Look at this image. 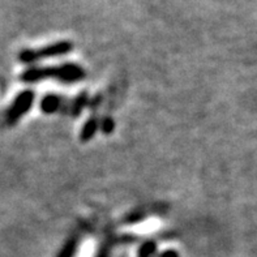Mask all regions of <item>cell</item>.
I'll return each instance as SVG.
<instances>
[{
    "mask_svg": "<svg viewBox=\"0 0 257 257\" xmlns=\"http://www.w3.org/2000/svg\"><path fill=\"white\" fill-rule=\"evenodd\" d=\"M85 98H86V97H85V95H81V97L78 98L77 101H76L75 106H73L75 114H76V112H78V111H80V110H81V107L85 104V102H86V99H85Z\"/></svg>",
    "mask_w": 257,
    "mask_h": 257,
    "instance_id": "52a82bcc",
    "label": "cell"
},
{
    "mask_svg": "<svg viewBox=\"0 0 257 257\" xmlns=\"http://www.w3.org/2000/svg\"><path fill=\"white\" fill-rule=\"evenodd\" d=\"M59 106H60V99L56 95H47V97L43 98L42 103H41L42 110L47 112V114L55 112L59 108Z\"/></svg>",
    "mask_w": 257,
    "mask_h": 257,
    "instance_id": "277c9868",
    "label": "cell"
},
{
    "mask_svg": "<svg viewBox=\"0 0 257 257\" xmlns=\"http://www.w3.org/2000/svg\"><path fill=\"white\" fill-rule=\"evenodd\" d=\"M33 99H34V94H33L32 91H25V93H23L21 95H19V98L16 99L15 104H13L12 108L10 110L8 121H10V123H15L19 117L23 116L26 111L29 110L30 106H32Z\"/></svg>",
    "mask_w": 257,
    "mask_h": 257,
    "instance_id": "7a4b0ae2",
    "label": "cell"
},
{
    "mask_svg": "<svg viewBox=\"0 0 257 257\" xmlns=\"http://www.w3.org/2000/svg\"><path fill=\"white\" fill-rule=\"evenodd\" d=\"M97 128H98V121L95 120V119H90V120L84 125V130H82L81 132V140L88 141L90 137L94 136Z\"/></svg>",
    "mask_w": 257,
    "mask_h": 257,
    "instance_id": "5b68a950",
    "label": "cell"
},
{
    "mask_svg": "<svg viewBox=\"0 0 257 257\" xmlns=\"http://www.w3.org/2000/svg\"><path fill=\"white\" fill-rule=\"evenodd\" d=\"M101 127H102V131H103L104 134H110V132H112V131H114V127H115L114 120H112V119H110V117H107V119H104V120L102 121Z\"/></svg>",
    "mask_w": 257,
    "mask_h": 257,
    "instance_id": "8992f818",
    "label": "cell"
},
{
    "mask_svg": "<svg viewBox=\"0 0 257 257\" xmlns=\"http://www.w3.org/2000/svg\"><path fill=\"white\" fill-rule=\"evenodd\" d=\"M72 50V45L69 42H59L55 45H51L46 49L39 50V51H24L21 52V60L25 63L34 62V60H38V59L49 58V56H56V55H63V54H67Z\"/></svg>",
    "mask_w": 257,
    "mask_h": 257,
    "instance_id": "6da1fadb",
    "label": "cell"
},
{
    "mask_svg": "<svg viewBox=\"0 0 257 257\" xmlns=\"http://www.w3.org/2000/svg\"><path fill=\"white\" fill-rule=\"evenodd\" d=\"M84 77V71L78 65L65 64L59 67L58 78L64 82H76L80 81Z\"/></svg>",
    "mask_w": 257,
    "mask_h": 257,
    "instance_id": "3957f363",
    "label": "cell"
}]
</instances>
